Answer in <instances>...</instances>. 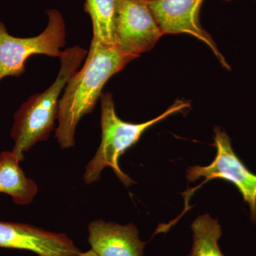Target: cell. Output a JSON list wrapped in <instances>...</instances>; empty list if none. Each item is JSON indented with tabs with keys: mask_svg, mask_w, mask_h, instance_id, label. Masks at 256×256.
Wrapping results in <instances>:
<instances>
[{
	"mask_svg": "<svg viewBox=\"0 0 256 256\" xmlns=\"http://www.w3.org/2000/svg\"><path fill=\"white\" fill-rule=\"evenodd\" d=\"M134 58L116 46L92 38L85 63L69 79L60 98L55 138L62 149L75 146L79 121L85 114H92L109 79Z\"/></svg>",
	"mask_w": 256,
	"mask_h": 256,
	"instance_id": "obj_1",
	"label": "cell"
},
{
	"mask_svg": "<svg viewBox=\"0 0 256 256\" xmlns=\"http://www.w3.org/2000/svg\"><path fill=\"white\" fill-rule=\"evenodd\" d=\"M0 248L28 250L38 256H78L82 252L66 234L6 222H0Z\"/></svg>",
	"mask_w": 256,
	"mask_h": 256,
	"instance_id": "obj_8",
	"label": "cell"
},
{
	"mask_svg": "<svg viewBox=\"0 0 256 256\" xmlns=\"http://www.w3.org/2000/svg\"><path fill=\"white\" fill-rule=\"evenodd\" d=\"M101 104V142L95 156L87 164L84 173L86 184L97 182L106 168H110L126 186L134 183L121 170L119 159L130 148L136 144L146 130L172 114L190 108V102L176 100L169 108L154 118L142 124L126 122L120 118L114 109V97L110 92L102 94Z\"/></svg>",
	"mask_w": 256,
	"mask_h": 256,
	"instance_id": "obj_3",
	"label": "cell"
},
{
	"mask_svg": "<svg viewBox=\"0 0 256 256\" xmlns=\"http://www.w3.org/2000/svg\"><path fill=\"white\" fill-rule=\"evenodd\" d=\"M204 1L146 0L164 34H185L196 37L210 47L224 68L230 70V66L200 22V10Z\"/></svg>",
	"mask_w": 256,
	"mask_h": 256,
	"instance_id": "obj_7",
	"label": "cell"
},
{
	"mask_svg": "<svg viewBox=\"0 0 256 256\" xmlns=\"http://www.w3.org/2000/svg\"><path fill=\"white\" fill-rule=\"evenodd\" d=\"M88 240L98 256H143L146 242L133 224L120 225L96 220L88 226Z\"/></svg>",
	"mask_w": 256,
	"mask_h": 256,
	"instance_id": "obj_9",
	"label": "cell"
},
{
	"mask_svg": "<svg viewBox=\"0 0 256 256\" xmlns=\"http://www.w3.org/2000/svg\"><path fill=\"white\" fill-rule=\"evenodd\" d=\"M164 35L146 0H118L114 45L138 58L154 48Z\"/></svg>",
	"mask_w": 256,
	"mask_h": 256,
	"instance_id": "obj_6",
	"label": "cell"
},
{
	"mask_svg": "<svg viewBox=\"0 0 256 256\" xmlns=\"http://www.w3.org/2000/svg\"><path fill=\"white\" fill-rule=\"evenodd\" d=\"M118 0H86L84 11L92 18V38L114 45V22Z\"/></svg>",
	"mask_w": 256,
	"mask_h": 256,
	"instance_id": "obj_12",
	"label": "cell"
},
{
	"mask_svg": "<svg viewBox=\"0 0 256 256\" xmlns=\"http://www.w3.org/2000/svg\"><path fill=\"white\" fill-rule=\"evenodd\" d=\"M192 230L193 244L188 256H225L218 246L222 230L218 220L208 214L200 216L192 223Z\"/></svg>",
	"mask_w": 256,
	"mask_h": 256,
	"instance_id": "obj_11",
	"label": "cell"
},
{
	"mask_svg": "<svg viewBox=\"0 0 256 256\" xmlns=\"http://www.w3.org/2000/svg\"><path fill=\"white\" fill-rule=\"evenodd\" d=\"M222 1L226 2H230L233 1V0H222Z\"/></svg>",
	"mask_w": 256,
	"mask_h": 256,
	"instance_id": "obj_14",
	"label": "cell"
},
{
	"mask_svg": "<svg viewBox=\"0 0 256 256\" xmlns=\"http://www.w3.org/2000/svg\"><path fill=\"white\" fill-rule=\"evenodd\" d=\"M20 162L12 152L0 154V193L6 194L18 205H28L36 196L38 188L31 178H26Z\"/></svg>",
	"mask_w": 256,
	"mask_h": 256,
	"instance_id": "obj_10",
	"label": "cell"
},
{
	"mask_svg": "<svg viewBox=\"0 0 256 256\" xmlns=\"http://www.w3.org/2000/svg\"><path fill=\"white\" fill-rule=\"evenodd\" d=\"M87 54L86 50L78 46L62 52L60 72L54 84L42 94L32 96L15 112L11 130L14 146L12 152L20 162L24 160V152L50 137L58 116L62 90L70 77L78 72Z\"/></svg>",
	"mask_w": 256,
	"mask_h": 256,
	"instance_id": "obj_2",
	"label": "cell"
},
{
	"mask_svg": "<svg viewBox=\"0 0 256 256\" xmlns=\"http://www.w3.org/2000/svg\"><path fill=\"white\" fill-rule=\"evenodd\" d=\"M214 144L216 154L214 161L208 166H190L186 171L188 182H193L198 178H205L204 181L194 190L184 193L186 204L194 192L202 185L215 178H220L233 184L248 204L250 218L256 225V174L248 169L240 158L237 156L232 146V141L226 132L220 127H215Z\"/></svg>",
	"mask_w": 256,
	"mask_h": 256,
	"instance_id": "obj_5",
	"label": "cell"
},
{
	"mask_svg": "<svg viewBox=\"0 0 256 256\" xmlns=\"http://www.w3.org/2000/svg\"><path fill=\"white\" fill-rule=\"evenodd\" d=\"M48 25L38 36L18 38L12 36L0 21V82L4 77H18L25 72V64L32 56L60 57L66 44V26L58 10H46Z\"/></svg>",
	"mask_w": 256,
	"mask_h": 256,
	"instance_id": "obj_4",
	"label": "cell"
},
{
	"mask_svg": "<svg viewBox=\"0 0 256 256\" xmlns=\"http://www.w3.org/2000/svg\"><path fill=\"white\" fill-rule=\"evenodd\" d=\"M78 256H98L97 254H96L92 249H90V250L86 252H82L80 254H79Z\"/></svg>",
	"mask_w": 256,
	"mask_h": 256,
	"instance_id": "obj_13",
	"label": "cell"
}]
</instances>
